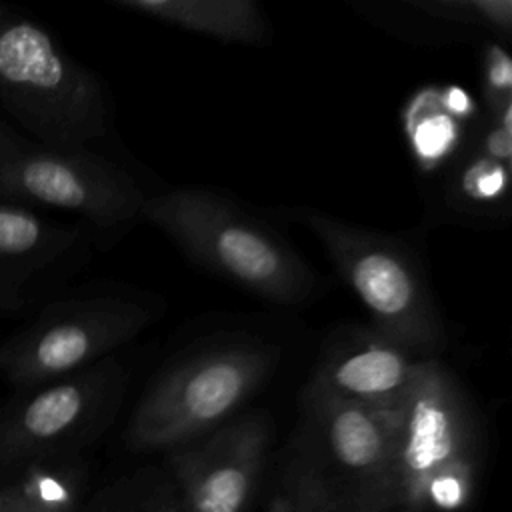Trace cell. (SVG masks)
Masks as SVG:
<instances>
[{"label": "cell", "mask_w": 512, "mask_h": 512, "mask_svg": "<svg viewBox=\"0 0 512 512\" xmlns=\"http://www.w3.org/2000/svg\"><path fill=\"white\" fill-rule=\"evenodd\" d=\"M80 240L78 228L46 220L22 204L0 202V312L24 308L36 284Z\"/></svg>", "instance_id": "7c38bea8"}, {"label": "cell", "mask_w": 512, "mask_h": 512, "mask_svg": "<svg viewBox=\"0 0 512 512\" xmlns=\"http://www.w3.org/2000/svg\"><path fill=\"white\" fill-rule=\"evenodd\" d=\"M266 512H350L294 456Z\"/></svg>", "instance_id": "2e32d148"}, {"label": "cell", "mask_w": 512, "mask_h": 512, "mask_svg": "<svg viewBox=\"0 0 512 512\" xmlns=\"http://www.w3.org/2000/svg\"><path fill=\"white\" fill-rule=\"evenodd\" d=\"M278 364L258 342L204 348L166 368L138 402L128 444L140 452L176 450L230 422Z\"/></svg>", "instance_id": "277c9868"}, {"label": "cell", "mask_w": 512, "mask_h": 512, "mask_svg": "<svg viewBox=\"0 0 512 512\" xmlns=\"http://www.w3.org/2000/svg\"><path fill=\"white\" fill-rule=\"evenodd\" d=\"M26 146V140H22L16 132H12L6 124L0 122V168L14 160Z\"/></svg>", "instance_id": "7402d4cb"}, {"label": "cell", "mask_w": 512, "mask_h": 512, "mask_svg": "<svg viewBox=\"0 0 512 512\" xmlns=\"http://www.w3.org/2000/svg\"><path fill=\"white\" fill-rule=\"evenodd\" d=\"M296 458L350 512H396L394 412L304 390Z\"/></svg>", "instance_id": "8992f818"}, {"label": "cell", "mask_w": 512, "mask_h": 512, "mask_svg": "<svg viewBox=\"0 0 512 512\" xmlns=\"http://www.w3.org/2000/svg\"><path fill=\"white\" fill-rule=\"evenodd\" d=\"M0 102L50 150H88L110 124L98 76L42 24L8 6H0Z\"/></svg>", "instance_id": "7a4b0ae2"}, {"label": "cell", "mask_w": 512, "mask_h": 512, "mask_svg": "<svg viewBox=\"0 0 512 512\" xmlns=\"http://www.w3.org/2000/svg\"><path fill=\"white\" fill-rule=\"evenodd\" d=\"M146 196L126 170L88 150L28 144L0 168V198L6 202L66 210L104 230L132 224Z\"/></svg>", "instance_id": "9c48e42d"}, {"label": "cell", "mask_w": 512, "mask_h": 512, "mask_svg": "<svg viewBox=\"0 0 512 512\" xmlns=\"http://www.w3.org/2000/svg\"><path fill=\"white\" fill-rule=\"evenodd\" d=\"M272 422L264 412L236 416L170 450V480L184 512H248L258 492Z\"/></svg>", "instance_id": "30bf717a"}, {"label": "cell", "mask_w": 512, "mask_h": 512, "mask_svg": "<svg viewBox=\"0 0 512 512\" xmlns=\"http://www.w3.org/2000/svg\"><path fill=\"white\" fill-rule=\"evenodd\" d=\"M164 24L224 42L256 44L266 36V20L250 0H116Z\"/></svg>", "instance_id": "4fadbf2b"}, {"label": "cell", "mask_w": 512, "mask_h": 512, "mask_svg": "<svg viewBox=\"0 0 512 512\" xmlns=\"http://www.w3.org/2000/svg\"><path fill=\"white\" fill-rule=\"evenodd\" d=\"M140 216L192 260L276 304L302 302L314 274L294 246L228 198L204 188L146 196Z\"/></svg>", "instance_id": "6da1fadb"}, {"label": "cell", "mask_w": 512, "mask_h": 512, "mask_svg": "<svg viewBox=\"0 0 512 512\" xmlns=\"http://www.w3.org/2000/svg\"><path fill=\"white\" fill-rule=\"evenodd\" d=\"M128 386L112 356L70 376L20 390L0 408V470L76 456L114 420Z\"/></svg>", "instance_id": "52a82bcc"}, {"label": "cell", "mask_w": 512, "mask_h": 512, "mask_svg": "<svg viewBox=\"0 0 512 512\" xmlns=\"http://www.w3.org/2000/svg\"><path fill=\"white\" fill-rule=\"evenodd\" d=\"M298 220L366 308L372 332L414 358L432 360L444 344V324L416 258L390 236L316 210L298 208Z\"/></svg>", "instance_id": "5b68a950"}, {"label": "cell", "mask_w": 512, "mask_h": 512, "mask_svg": "<svg viewBox=\"0 0 512 512\" xmlns=\"http://www.w3.org/2000/svg\"><path fill=\"white\" fill-rule=\"evenodd\" d=\"M506 186V168L490 158L474 162L462 180V190L476 200H492Z\"/></svg>", "instance_id": "d6986e66"}, {"label": "cell", "mask_w": 512, "mask_h": 512, "mask_svg": "<svg viewBox=\"0 0 512 512\" xmlns=\"http://www.w3.org/2000/svg\"><path fill=\"white\" fill-rule=\"evenodd\" d=\"M0 512H56L36 496H32L26 486L12 476V482L0 486Z\"/></svg>", "instance_id": "ffe728a7"}, {"label": "cell", "mask_w": 512, "mask_h": 512, "mask_svg": "<svg viewBox=\"0 0 512 512\" xmlns=\"http://www.w3.org/2000/svg\"><path fill=\"white\" fill-rule=\"evenodd\" d=\"M424 358H414L376 332L336 342L314 370L308 390L380 412H396Z\"/></svg>", "instance_id": "8fae6325"}, {"label": "cell", "mask_w": 512, "mask_h": 512, "mask_svg": "<svg viewBox=\"0 0 512 512\" xmlns=\"http://www.w3.org/2000/svg\"><path fill=\"white\" fill-rule=\"evenodd\" d=\"M410 8L452 26H472L508 36L512 30L510 0H408Z\"/></svg>", "instance_id": "9a60e30c"}, {"label": "cell", "mask_w": 512, "mask_h": 512, "mask_svg": "<svg viewBox=\"0 0 512 512\" xmlns=\"http://www.w3.org/2000/svg\"><path fill=\"white\" fill-rule=\"evenodd\" d=\"M412 142L422 160H438L456 138V124L444 106H434L432 114L414 116L410 124Z\"/></svg>", "instance_id": "e0dca14e"}, {"label": "cell", "mask_w": 512, "mask_h": 512, "mask_svg": "<svg viewBox=\"0 0 512 512\" xmlns=\"http://www.w3.org/2000/svg\"><path fill=\"white\" fill-rule=\"evenodd\" d=\"M446 96H448L446 102H444L446 112H450V114H464V112L470 110V100H468V96L462 90L450 88L446 92Z\"/></svg>", "instance_id": "603a6c76"}, {"label": "cell", "mask_w": 512, "mask_h": 512, "mask_svg": "<svg viewBox=\"0 0 512 512\" xmlns=\"http://www.w3.org/2000/svg\"><path fill=\"white\" fill-rule=\"evenodd\" d=\"M486 64V102L494 118L510 108L512 88V64L510 56L500 46H488L484 54Z\"/></svg>", "instance_id": "ac0fdd59"}, {"label": "cell", "mask_w": 512, "mask_h": 512, "mask_svg": "<svg viewBox=\"0 0 512 512\" xmlns=\"http://www.w3.org/2000/svg\"><path fill=\"white\" fill-rule=\"evenodd\" d=\"M150 322L152 312L128 298L58 302L0 346V370L18 392L30 390L112 356Z\"/></svg>", "instance_id": "ba28073f"}, {"label": "cell", "mask_w": 512, "mask_h": 512, "mask_svg": "<svg viewBox=\"0 0 512 512\" xmlns=\"http://www.w3.org/2000/svg\"><path fill=\"white\" fill-rule=\"evenodd\" d=\"M90 512H184L168 474L154 468L108 486Z\"/></svg>", "instance_id": "5bb4252c"}, {"label": "cell", "mask_w": 512, "mask_h": 512, "mask_svg": "<svg viewBox=\"0 0 512 512\" xmlns=\"http://www.w3.org/2000/svg\"><path fill=\"white\" fill-rule=\"evenodd\" d=\"M264 512H266V510H264Z\"/></svg>", "instance_id": "cb8c5ba5"}, {"label": "cell", "mask_w": 512, "mask_h": 512, "mask_svg": "<svg viewBox=\"0 0 512 512\" xmlns=\"http://www.w3.org/2000/svg\"><path fill=\"white\" fill-rule=\"evenodd\" d=\"M486 152L490 160L506 164L510 160V130L502 128V126H494L488 136H486Z\"/></svg>", "instance_id": "44dd1931"}, {"label": "cell", "mask_w": 512, "mask_h": 512, "mask_svg": "<svg viewBox=\"0 0 512 512\" xmlns=\"http://www.w3.org/2000/svg\"><path fill=\"white\" fill-rule=\"evenodd\" d=\"M478 430L452 374L422 368L394 412L396 512H462L476 490Z\"/></svg>", "instance_id": "3957f363"}]
</instances>
